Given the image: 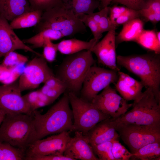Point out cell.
Instances as JSON below:
<instances>
[{
  "label": "cell",
  "instance_id": "e0dca14e",
  "mask_svg": "<svg viewBox=\"0 0 160 160\" xmlns=\"http://www.w3.org/2000/svg\"><path fill=\"white\" fill-rule=\"evenodd\" d=\"M85 135L91 145H98L119 139L112 118L105 119L97 124Z\"/></svg>",
  "mask_w": 160,
  "mask_h": 160
},
{
  "label": "cell",
  "instance_id": "8992f818",
  "mask_svg": "<svg viewBox=\"0 0 160 160\" xmlns=\"http://www.w3.org/2000/svg\"><path fill=\"white\" fill-rule=\"evenodd\" d=\"M86 26L71 10L64 6L43 12L40 22L35 26L36 33L46 29L60 31L64 37H72L87 32Z\"/></svg>",
  "mask_w": 160,
  "mask_h": 160
},
{
  "label": "cell",
  "instance_id": "5bb4252c",
  "mask_svg": "<svg viewBox=\"0 0 160 160\" xmlns=\"http://www.w3.org/2000/svg\"><path fill=\"white\" fill-rule=\"evenodd\" d=\"M115 31H108L91 50L97 58L98 62L110 69L118 72L117 63Z\"/></svg>",
  "mask_w": 160,
  "mask_h": 160
},
{
  "label": "cell",
  "instance_id": "52a82bcc",
  "mask_svg": "<svg viewBox=\"0 0 160 160\" xmlns=\"http://www.w3.org/2000/svg\"><path fill=\"white\" fill-rule=\"evenodd\" d=\"M72 111L73 131H79L85 135L95 125L111 118L96 108L91 102L72 92H68Z\"/></svg>",
  "mask_w": 160,
  "mask_h": 160
},
{
  "label": "cell",
  "instance_id": "d590c367",
  "mask_svg": "<svg viewBox=\"0 0 160 160\" xmlns=\"http://www.w3.org/2000/svg\"><path fill=\"white\" fill-rule=\"evenodd\" d=\"M39 90L54 101L66 91V89L65 88H51L45 84Z\"/></svg>",
  "mask_w": 160,
  "mask_h": 160
},
{
  "label": "cell",
  "instance_id": "7dc6e473",
  "mask_svg": "<svg viewBox=\"0 0 160 160\" xmlns=\"http://www.w3.org/2000/svg\"><path fill=\"white\" fill-rule=\"evenodd\" d=\"M5 115L0 110V127L4 119Z\"/></svg>",
  "mask_w": 160,
  "mask_h": 160
},
{
  "label": "cell",
  "instance_id": "7402d4cb",
  "mask_svg": "<svg viewBox=\"0 0 160 160\" xmlns=\"http://www.w3.org/2000/svg\"><path fill=\"white\" fill-rule=\"evenodd\" d=\"M62 0L65 7L76 16L81 14H91L100 6L99 0Z\"/></svg>",
  "mask_w": 160,
  "mask_h": 160
},
{
  "label": "cell",
  "instance_id": "4fadbf2b",
  "mask_svg": "<svg viewBox=\"0 0 160 160\" xmlns=\"http://www.w3.org/2000/svg\"><path fill=\"white\" fill-rule=\"evenodd\" d=\"M71 138L69 132L64 131L36 140L26 150L25 160L37 156L63 155Z\"/></svg>",
  "mask_w": 160,
  "mask_h": 160
},
{
  "label": "cell",
  "instance_id": "f35d334b",
  "mask_svg": "<svg viewBox=\"0 0 160 160\" xmlns=\"http://www.w3.org/2000/svg\"><path fill=\"white\" fill-rule=\"evenodd\" d=\"M130 9L125 6L115 5L112 7H110L109 17L111 21L113 23L117 18Z\"/></svg>",
  "mask_w": 160,
  "mask_h": 160
},
{
  "label": "cell",
  "instance_id": "603a6c76",
  "mask_svg": "<svg viewBox=\"0 0 160 160\" xmlns=\"http://www.w3.org/2000/svg\"><path fill=\"white\" fill-rule=\"evenodd\" d=\"M43 12L36 10L25 13L11 21L10 26L13 29L35 26L40 22Z\"/></svg>",
  "mask_w": 160,
  "mask_h": 160
},
{
  "label": "cell",
  "instance_id": "ab89813d",
  "mask_svg": "<svg viewBox=\"0 0 160 160\" xmlns=\"http://www.w3.org/2000/svg\"><path fill=\"white\" fill-rule=\"evenodd\" d=\"M26 160H74L73 159L63 155H53L35 156Z\"/></svg>",
  "mask_w": 160,
  "mask_h": 160
},
{
  "label": "cell",
  "instance_id": "836d02e7",
  "mask_svg": "<svg viewBox=\"0 0 160 160\" xmlns=\"http://www.w3.org/2000/svg\"><path fill=\"white\" fill-rule=\"evenodd\" d=\"M109 8L100 18L98 24L102 33L105 32L115 31L116 27L111 21L108 15Z\"/></svg>",
  "mask_w": 160,
  "mask_h": 160
},
{
  "label": "cell",
  "instance_id": "9c48e42d",
  "mask_svg": "<svg viewBox=\"0 0 160 160\" xmlns=\"http://www.w3.org/2000/svg\"><path fill=\"white\" fill-rule=\"evenodd\" d=\"M118 72L93 65L85 76L80 97L91 102L100 92L110 84L116 83L118 78Z\"/></svg>",
  "mask_w": 160,
  "mask_h": 160
},
{
  "label": "cell",
  "instance_id": "ac0fdd59",
  "mask_svg": "<svg viewBox=\"0 0 160 160\" xmlns=\"http://www.w3.org/2000/svg\"><path fill=\"white\" fill-rule=\"evenodd\" d=\"M118 74V78L114 84L116 91L127 101L137 100L143 93V83L120 71Z\"/></svg>",
  "mask_w": 160,
  "mask_h": 160
},
{
  "label": "cell",
  "instance_id": "4dcf8cb0",
  "mask_svg": "<svg viewBox=\"0 0 160 160\" xmlns=\"http://www.w3.org/2000/svg\"><path fill=\"white\" fill-rule=\"evenodd\" d=\"M119 139L112 141V151L115 160H129L133 155L119 142Z\"/></svg>",
  "mask_w": 160,
  "mask_h": 160
},
{
  "label": "cell",
  "instance_id": "3957f363",
  "mask_svg": "<svg viewBox=\"0 0 160 160\" xmlns=\"http://www.w3.org/2000/svg\"><path fill=\"white\" fill-rule=\"evenodd\" d=\"M36 131L32 115L6 114L0 127V142H5L26 152L36 140Z\"/></svg>",
  "mask_w": 160,
  "mask_h": 160
},
{
  "label": "cell",
  "instance_id": "e575fe53",
  "mask_svg": "<svg viewBox=\"0 0 160 160\" xmlns=\"http://www.w3.org/2000/svg\"><path fill=\"white\" fill-rule=\"evenodd\" d=\"M138 11L130 9L117 18L113 22L114 25L117 26L125 23L136 18H140Z\"/></svg>",
  "mask_w": 160,
  "mask_h": 160
},
{
  "label": "cell",
  "instance_id": "cb8c5ba5",
  "mask_svg": "<svg viewBox=\"0 0 160 160\" xmlns=\"http://www.w3.org/2000/svg\"><path fill=\"white\" fill-rule=\"evenodd\" d=\"M64 36L59 31L51 29H44L31 37L23 40L25 44L32 45L33 48L43 47L46 39L49 38L51 40H57Z\"/></svg>",
  "mask_w": 160,
  "mask_h": 160
},
{
  "label": "cell",
  "instance_id": "ba28073f",
  "mask_svg": "<svg viewBox=\"0 0 160 160\" xmlns=\"http://www.w3.org/2000/svg\"><path fill=\"white\" fill-rule=\"evenodd\" d=\"M115 127L133 154L145 145L160 141V125L129 124Z\"/></svg>",
  "mask_w": 160,
  "mask_h": 160
},
{
  "label": "cell",
  "instance_id": "d4e9b609",
  "mask_svg": "<svg viewBox=\"0 0 160 160\" xmlns=\"http://www.w3.org/2000/svg\"><path fill=\"white\" fill-rule=\"evenodd\" d=\"M135 42L144 48L160 54V43L158 40L154 30L144 29Z\"/></svg>",
  "mask_w": 160,
  "mask_h": 160
},
{
  "label": "cell",
  "instance_id": "44dd1931",
  "mask_svg": "<svg viewBox=\"0 0 160 160\" xmlns=\"http://www.w3.org/2000/svg\"><path fill=\"white\" fill-rule=\"evenodd\" d=\"M96 43L94 38L89 41L72 38L63 40L56 44L58 51L62 54L68 55L84 50L91 51Z\"/></svg>",
  "mask_w": 160,
  "mask_h": 160
},
{
  "label": "cell",
  "instance_id": "bcb514c9",
  "mask_svg": "<svg viewBox=\"0 0 160 160\" xmlns=\"http://www.w3.org/2000/svg\"><path fill=\"white\" fill-rule=\"evenodd\" d=\"M100 3V10L105 7L108 6L112 0H99Z\"/></svg>",
  "mask_w": 160,
  "mask_h": 160
},
{
  "label": "cell",
  "instance_id": "f6af8a7d",
  "mask_svg": "<svg viewBox=\"0 0 160 160\" xmlns=\"http://www.w3.org/2000/svg\"><path fill=\"white\" fill-rule=\"evenodd\" d=\"M11 68L7 67L1 64H0V82L1 83L9 76Z\"/></svg>",
  "mask_w": 160,
  "mask_h": 160
},
{
  "label": "cell",
  "instance_id": "f546056e",
  "mask_svg": "<svg viewBox=\"0 0 160 160\" xmlns=\"http://www.w3.org/2000/svg\"><path fill=\"white\" fill-rule=\"evenodd\" d=\"M4 57L1 64L9 68L23 65L28 60L26 56L14 51L8 52Z\"/></svg>",
  "mask_w": 160,
  "mask_h": 160
},
{
  "label": "cell",
  "instance_id": "277c9868",
  "mask_svg": "<svg viewBox=\"0 0 160 160\" xmlns=\"http://www.w3.org/2000/svg\"><path fill=\"white\" fill-rule=\"evenodd\" d=\"M89 50H84L68 55L59 66L55 76L65 85L66 91L78 95L85 76L95 61Z\"/></svg>",
  "mask_w": 160,
  "mask_h": 160
},
{
  "label": "cell",
  "instance_id": "30bf717a",
  "mask_svg": "<svg viewBox=\"0 0 160 160\" xmlns=\"http://www.w3.org/2000/svg\"><path fill=\"white\" fill-rule=\"evenodd\" d=\"M42 56L36 57L31 60L19 77L18 83L22 92L35 89L55 75Z\"/></svg>",
  "mask_w": 160,
  "mask_h": 160
},
{
  "label": "cell",
  "instance_id": "8fae6325",
  "mask_svg": "<svg viewBox=\"0 0 160 160\" xmlns=\"http://www.w3.org/2000/svg\"><path fill=\"white\" fill-rule=\"evenodd\" d=\"M18 81L0 85V110L7 114L32 115L30 106L22 96Z\"/></svg>",
  "mask_w": 160,
  "mask_h": 160
},
{
  "label": "cell",
  "instance_id": "b9f144b4",
  "mask_svg": "<svg viewBox=\"0 0 160 160\" xmlns=\"http://www.w3.org/2000/svg\"><path fill=\"white\" fill-rule=\"evenodd\" d=\"M142 8L147 9L155 13H160V0H145Z\"/></svg>",
  "mask_w": 160,
  "mask_h": 160
},
{
  "label": "cell",
  "instance_id": "5b68a950",
  "mask_svg": "<svg viewBox=\"0 0 160 160\" xmlns=\"http://www.w3.org/2000/svg\"><path fill=\"white\" fill-rule=\"evenodd\" d=\"M132 108L116 118H112L114 126L133 124L160 125V104L152 90L146 89L140 97L132 103Z\"/></svg>",
  "mask_w": 160,
  "mask_h": 160
},
{
  "label": "cell",
  "instance_id": "ffe728a7",
  "mask_svg": "<svg viewBox=\"0 0 160 160\" xmlns=\"http://www.w3.org/2000/svg\"><path fill=\"white\" fill-rule=\"evenodd\" d=\"M123 25L121 31L116 36V44L124 41H135L144 30V23L140 18Z\"/></svg>",
  "mask_w": 160,
  "mask_h": 160
},
{
  "label": "cell",
  "instance_id": "4316f807",
  "mask_svg": "<svg viewBox=\"0 0 160 160\" xmlns=\"http://www.w3.org/2000/svg\"><path fill=\"white\" fill-rule=\"evenodd\" d=\"M25 151L5 142H0V160H25Z\"/></svg>",
  "mask_w": 160,
  "mask_h": 160
},
{
  "label": "cell",
  "instance_id": "c3c4849f",
  "mask_svg": "<svg viewBox=\"0 0 160 160\" xmlns=\"http://www.w3.org/2000/svg\"><path fill=\"white\" fill-rule=\"evenodd\" d=\"M156 34L158 40L160 43V32L159 31H156Z\"/></svg>",
  "mask_w": 160,
  "mask_h": 160
},
{
  "label": "cell",
  "instance_id": "2e32d148",
  "mask_svg": "<svg viewBox=\"0 0 160 160\" xmlns=\"http://www.w3.org/2000/svg\"><path fill=\"white\" fill-rule=\"evenodd\" d=\"M74 136L71 137L63 155L74 160H100L95 154L89 141L82 132L75 131Z\"/></svg>",
  "mask_w": 160,
  "mask_h": 160
},
{
  "label": "cell",
  "instance_id": "7c38bea8",
  "mask_svg": "<svg viewBox=\"0 0 160 160\" xmlns=\"http://www.w3.org/2000/svg\"><path fill=\"white\" fill-rule=\"evenodd\" d=\"M127 102L110 85L95 96L91 102L102 112L115 118L124 113L132 106V104Z\"/></svg>",
  "mask_w": 160,
  "mask_h": 160
},
{
  "label": "cell",
  "instance_id": "60d3db41",
  "mask_svg": "<svg viewBox=\"0 0 160 160\" xmlns=\"http://www.w3.org/2000/svg\"><path fill=\"white\" fill-rule=\"evenodd\" d=\"M44 84L51 88H65L66 89V87L64 83L56 77L55 75L52 76L48 79Z\"/></svg>",
  "mask_w": 160,
  "mask_h": 160
},
{
  "label": "cell",
  "instance_id": "6da1fadb",
  "mask_svg": "<svg viewBox=\"0 0 160 160\" xmlns=\"http://www.w3.org/2000/svg\"><path fill=\"white\" fill-rule=\"evenodd\" d=\"M68 92L45 113L36 110L33 111L36 131V140L50 135L63 132L73 131V118L70 106Z\"/></svg>",
  "mask_w": 160,
  "mask_h": 160
},
{
  "label": "cell",
  "instance_id": "9a60e30c",
  "mask_svg": "<svg viewBox=\"0 0 160 160\" xmlns=\"http://www.w3.org/2000/svg\"><path fill=\"white\" fill-rule=\"evenodd\" d=\"M17 49H23L42 55L28 47L17 36L8 21L0 15V58L7 53Z\"/></svg>",
  "mask_w": 160,
  "mask_h": 160
},
{
  "label": "cell",
  "instance_id": "83f0119b",
  "mask_svg": "<svg viewBox=\"0 0 160 160\" xmlns=\"http://www.w3.org/2000/svg\"><path fill=\"white\" fill-rule=\"evenodd\" d=\"M95 154L100 160H115L112 151V141L91 145Z\"/></svg>",
  "mask_w": 160,
  "mask_h": 160
},
{
  "label": "cell",
  "instance_id": "7bdbcfd3",
  "mask_svg": "<svg viewBox=\"0 0 160 160\" xmlns=\"http://www.w3.org/2000/svg\"><path fill=\"white\" fill-rule=\"evenodd\" d=\"M39 90L31 92L23 97L29 105L33 112V108L38 100Z\"/></svg>",
  "mask_w": 160,
  "mask_h": 160
},
{
  "label": "cell",
  "instance_id": "8d00e7d4",
  "mask_svg": "<svg viewBox=\"0 0 160 160\" xmlns=\"http://www.w3.org/2000/svg\"><path fill=\"white\" fill-rule=\"evenodd\" d=\"M138 11L140 17H143L146 21L156 24L160 20V13H155L146 8H142Z\"/></svg>",
  "mask_w": 160,
  "mask_h": 160
},
{
  "label": "cell",
  "instance_id": "d6a6232c",
  "mask_svg": "<svg viewBox=\"0 0 160 160\" xmlns=\"http://www.w3.org/2000/svg\"><path fill=\"white\" fill-rule=\"evenodd\" d=\"M42 56L47 61L52 62L56 59L58 51L56 44L53 43L49 38L46 39L43 47Z\"/></svg>",
  "mask_w": 160,
  "mask_h": 160
},
{
  "label": "cell",
  "instance_id": "1f68e13d",
  "mask_svg": "<svg viewBox=\"0 0 160 160\" xmlns=\"http://www.w3.org/2000/svg\"><path fill=\"white\" fill-rule=\"evenodd\" d=\"M76 17L84 24L85 26L90 29L97 43L103 36L98 24L89 15L81 14Z\"/></svg>",
  "mask_w": 160,
  "mask_h": 160
},
{
  "label": "cell",
  "instance_id": "d6986e66",
  "mask_svg": "<svg viewBox=\"0 0 160 160\" xmlns=\"http://www.w3.org/2000/svg\"><path fill=\"white\" fill-rule=\"evenodd\" d=\"M31 11L28 0H0V15L8 21Z\"/></svg>",
  "mask_w": 160,
  "mask_h": 160
},
{
  "label": "cell",
  "instance_id": "f1b7e54d",
  "mask_svg": "<svg viewBox=\"0 0 160 160\" xmlns=\"http://www.w3.org/2000/svg\"><path fill=\"white\" fill-rule=\"evenodd\" d=\"M32 11L41 10L43 12L53 8L64 6L62 0H28Z\"/></svg>",
  "mask_w": 160,
  "mask_h": 160
},
{
  "label": "cell",
  "instance_id": "7a4b0ae2",
  "mask_svg": "<svg viewBox=\"0 0 160 160\" xmlns=\"http://www.w3.org/2000/svg\"><path fill=\"white\" fill-rule=\"evenodd\" d=\"M117 63L138 76L145 88H150L160 104V56L153 52L117 56Z\"/></svg>",
  "mask_w": 160,
  "mask_h": 160
},
{
  "label": "cell",
  "instance_id": "484cf974",
  "mask_svg": "<svg viewBox=\"0 0 160 160\" xmlns=\"http://www.w3.org/2000/svg\"><path fill=\"white\" fill-rule=\"evenodd\" d=\"M132 160H160V141L148 144L133 154Z\"/></svg>",
  "mask_w": 160,
  "mask_h": 160
},
{
  "label": "cell",
  "instance_id": "ee69618b",
  "mask_svg": "<svg viewBox=\"0 0 160 160\" xmlns=\"http://www.w3.org/2000/svg\"><path fill=\"white\" fill-rule=\"evenodd\" d=\"M18 67L11 68V71L9 76L1 83L3 84H8L16 81L22 74L17 68Z\"/></svg>",
  "mask_w": 160,
  "mask_h": 160
},
{
  "label": "cell",
  "instance_id": "74e56055",
  "mask_svg": "<svg viewBox=\"0 0 160 160\" xmlns=\"http://www.w3.org/2000/svg\"><path fill=\"white\" fill-rule=\"evenodd\" d=\"M145 0H112V2L121 4L132 9L139 11L143 7Z\"/></svg>",
  "mask_w": 160,
  "mask_h": 160
}]
</instances>
